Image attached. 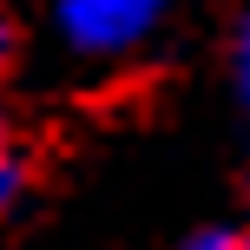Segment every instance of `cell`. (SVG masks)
<instances>
[{
	"label": "cell",
	"instance_id": "1",
	"mask_svg": "<svg viewBox=\"0 0 250 250\" xmlns=\"http://www.w3.org/2000/svg\"><path fill=\"white\" fill-rule=\"evenodd\" d=\"M165 13H171V0H60L53 26L79 60H119L158 33Z\"/></svg>",
	"mask_w": 250,
	"mask_h": 250
},
{
	"label": "cell",
	"instance_id": "2",
	"mask_svg": "<svg viewBox=\"0 0 250 250\" xmlns=\"http://www.w3.org/2000/svg\"><path fill=\"white\" fill-rule=\"evenodd\" d=\"M20 191H26V151H20V138H13L7 112H0V211H13Z\"/></svg>",
	"mask_w": 250,
	"mask_h": 250
},
{
	"label": "cell",
	"instance_id": "3",
	"mask_svg": "<svg viewBox=\"0 0 250 250\" xmlns=\"http://www.w3.org/2000/svg\"><path fill=\"white\" fill-rule=\"evenodd\" d=\"M230 86H237V105L250 112V7H244L237 33H230Z\"/></svg>",
	"mask_w": 250,
	"mask_h": 250
},
{
	"label": "cell",
	"instance_id": "4",
	"mask_svg": "<svg viewBox=\"0 0 250 250\" xmlns=\"http://www.w3.org/2000/svg\"><path fill=\"white\" fill-rule=\"evenodd\" d=\"M185 250H250V230H230V224H211V230H198Z\"/></svg>",
	"mask_w": 250,
	"mask_h": 250
},
{
	"label": "cell",
	"instance_id": "5",
	"mask_svg": "<svg viewBox=\"0 0 250 250\" xmlns=\"http://www.w3.org/2000/svg\"><path fill=\"white\" fill-rule=\"evenodd\" d=\"M13 46H20V26H13V13H7V7H0V66H7V60H13Z\"/></svg>",
	"mask_w": 250,
	"mask_h": 250
}]
</instances>
